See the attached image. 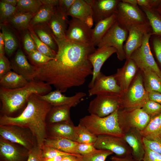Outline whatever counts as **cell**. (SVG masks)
<instances>
[{"label":"cell","mask_w":161,"mask_h":161,"mask_svg":"<svg viewBox=\"0 0 161 161\" xmlns=\"http://www.w3.org/2000/svg\"><path fill=\"white\" fill-rule=\"evenodd\" d=\"M117 52L116 49L113 47L104 46L96 49L89 56V59L93 67L92 78L88 84L89 89L93 86L95 79L101 72V67L105 61L113 53Z\"/></svg>","instance_id":"obj_19"},{"label":"cell","mask_w":161,"mask_h":161,"mask_svg":"<svg viewBox=\"0 0 161 161\" xmlns=\"http://www.w3.org/2000/svg\"><path fill=\"white\" fill-rule=\"evenodd\" d=\"M140 70L142 72L144 86L147 92L153 91L161 93V78L151 68H145Z\"/></svg>","instance_id":"obj_30"},{"label":"cell","mask_w":161,"mask_h":161,"mask_svg":"<svg viewBox=\"0 0 161 161\" xmlns=\"http://www.w3.org/2000/svg\"><path fill=\"white\" fill-rule=\"evenodd\" d=\"M145 154L141 161H161V154L144 146Z\"/></svg>","instance_id":"obj_51"},{"label":"cell","mask_w":161,"mask_h":161,"mask_svg":"<svg viewBox=\"0 0 161 161\" xmlns=\"http://www.w3.org/2000/svg\"><path fill=\"white\" fill-rule=\"evenodd\" d=\"M64 156V155H60L49 158L42 157V161H61Z\"/></svg>","instance_id":"obj_60"},{"label":"cell","mask_w":161,"mask_h":161,"mask_svg":"<svg viewBox=\"0 0 161 161\" xmlns=\"http://www.w3.org/2000/svg\"><path fill=\"white\" fill-rule=\"evenodd\" d=\"M121 91L114 76H106L101 72L96 77L93 86L88 91L89 96L98 95L120 96Z\"/></svg>","instance_id":"obj_11"},{"label":"cell","mask_w":161,"mask_h":161,"mask_svg":"<svg viewBox=\"0 0 161 161\" xmlns=\"http://www.w3.org/2000/svg\"><path fill=\"white\" fill-rule=\"evenodd\" d=\"M140 7L157 8L161 3V0H137Z\"/></svg>","instance_id":"obj_53"},{"label":"cell","mask_w":161,"mask_h":161,"mask_svg":"<svg viewBox=\"0 0 161 161\" xmlns=\"http://www.w3.org/2000/svg\"><path fill=\"white\" fill-rule=\"evenodd\" d=\"M130 58L135 61L140 69L151 68L161 78V70L155 61L152 52L149 54L140 55L133 52Z\"/></svg>","instance_id":"obj_28"},{"label":"cell","mask_w":161,"mask_h":161,"mask_svg":"<svg viewBox=\"0 0 161 161\" xmlns=\"http://www.w3.org/2000/svg\"><path fill=\"white\" fill-rule=\"evenodd\" d=\"M92 13L91 6L86 0H76L69 10L67 16L83 21Z\"/></svg>","instance_id":"obj_32"},{"label":"cell","mask_w":161,"mask_h":161,"mask_svg":"<svg viewBox=\"0 0 161 161\" xmlns=\"http://www.w3.org/2000/svg\"><path fill=\"white\" fill-rule=\"evenodd\" d=\"M78 143L67 139L49 137L45 139L44 145L65 153L78 154L76 152V147Z\"/></svg>","instance_id":"obj_25"},{"label":"cell","mask_w":161,"mask_h":161,"mask_svg":"<svg viewBox=\"0 0 161 161\" xmlns=\"http://www.w3.org/2000/svg\"><path fill=\"white\" fill-rule=\"evenodd\" d=\"M139 69L135 61L131 58L126 59L123 66L117 69L114 75L120 88L121 94L127 90Z\"/></svg>","instance_id":"obj_18"},{"label":"cell","mask_w":161,"mask_h":161,"mask_svg":"<svg viewBox=\"0 0 161 161\" xmlns=\"http://www.w3.org/2000/svg\"><path fill=\"white\" fill-rule=\"evenodd\" d=\"M113 153L109 150L97 149L91 154L81 155L78 158V161H105L108 157Z\"/></svg>","instance_id":"obj_39"},{"label":"cell","mask_w":161,"mask_h":161,"mask_svg":"<svg viewBox=\"0 0 161 161\" xmlns=\"http://www.w3.org/2000/svg\"><path fill=\"white\" fill-rule=\"evenodd\" d=\"M56 7L49 4H42L32 17L29 28L39 24H47L54 14Z\"/></svg>","instance_id":"obj_33"},{"label":"cell","mask_w":161,"mask_h":161,"mask_svg":"<svg viewBox=\"0 0 161 161\" xmlns=\"http://www.w3.org/2000/svg\"><path fill=\"white\" fill-rule=\"evenodd\" d=\"M69 21L68 17L63 14L57 6L49 21L47 23L54 36L58 40L66 38V33Z\"/></svg>","instance_id":"obj_22"},{"label":"cell","mask_w":161,"mask_h":161,"mask_svg":"<svg viewBox=\"0 0 161 161\" xmlns=\"http://www.w3.org/2000/svg\"><path fill=\"white\" fill-rule=\"evenodd\" d=\"M52 90L51 85L36 79L17 89H9L0 87V99L3 115L10 116L21 109L33 94L44 95Z\"/></svg>","instance_id":"obj_3"},{"label":"cell","mask_w":161,"mask_h":161,"mask_svg":"<svg viewBox=\"0 0 161 161\" xmlns=\"http://www.w3.org/2000/svg\"><path fill=\"white\" fill-rule=\"evenodd\" d=\"M41 148L42 156L43 158H49L60 155L73 154L65 153L53 147L44 145Z\"/></svg>","instance_id":"obj_46"},{"label":"cell","mask_w":161,"mask_h":161,"mask_svg":"<svg viewBox=\"0 0 161 161\" xmlns=\"http://www.w3.org/2000/svg\"><path fill=\"white\" fill-rule=\"evenodd\" d=\"M140 133L143 137L149 139L161 137V112L151 117L149 123Z\"/></svg>","instance_id":"obj_34"},{"label":"cell","mask_w":161,"mask_h":161,"mask_svg":"<svg viewBox=\"0 0 161 161\" xmlns=\"http://www.w3.org/2000/svg\"><path fill=\"white\" fill-rule=\"evenodd\" d=\"M149 44L151 52L159 64V67L160 66L161 69V36L151 35L150 39Z\"/></svg>","instance_id":"obj_41"},{"label":"cell","mask_w":161,"mask_h":161,"mask_svg":"<svg viewBox=\"0 0 161 161\" xmlns=\"http://www.w3.org/2000/svg\"><path fill=\"white\" fill-rule=\"evenodd\" d=\"M76 0H59L57 6L61 12L68 17L67 13L70 8Z\"/></svg>","instance_id":"obj_52"},{"label":"cell","mask_w":161,"mask_h":161,"mask_svg":"<svg viewBox=\"0 0 161 161\" xmlns=\"http://www.w3.org/2000/svg\"><path fill=\"white\" fill-rule=\"evenodd\" d=\"M117 21L127 29L131 27L149 23L138 6H135L120 0L115 12Z\"/></svg>","instance_id":"obj_8"},{"label":"cell","mask_w":161,"mask_h":161,"mask_svg":"<svg viewBox=\"0 0 161 161\" xmlns=\"http://www.w3.org/2000/svg\"><path fill=\"white\" fill-rule=\"evenodd\" d=\"M115 13L110 17L102 20L95 24L92 29L91 43L95 47L97 46L107 31L116 21Z\"/></svg>","instance_id":"obj_24"},{"label":"cell","mask_w":161,"mask_h":161,"mask_svg":"<svg viewBox=\"0 0 161 161\" xmlns=\"http://www.w3.org/2000/svg\"><path fill=\"white\" fill-rule=\"evenodd\" d=\"M123 137L131 149L133 159L135 161H141L145 151L140 131L131 128L124 133Z\"/></svg>","instance_id":"obj_20"},{"label":"cell","mask_w":161,"mask_h":161,"mask_svg":"<svg viewBox=\"0 0 161 161\" xmlns=\"http://www.w3.org/2000/svg\"><path fill=\"white\" fill-rule=\"evenodd\" d=\"M127 29L128 36L124 45L126 59H129L133 52L141 46L144 34L147 32H152L149 23L132 26Z\"/></svg>","instance_id":"obj_12"},{"label":"cell","mask_w":161,"mask_h":161,"mask_svg":"<svg viewBox=\"0 0 161 161\" xmlns=\"http://www.w3.org/2000/svg\"><path fill=\"white\" fill-rule=\"evenodd\" d=\"M143 141L145 147L161 154V137L154 139L143 137Z\"/></svg>","instance_id":"obj_47"},{"label":"cell","mask_w":161,"mask_h":161,"mask_svg":"<svg viewBox=\"0 0 161 161\" xmlns=\"http://www.w3.org/2000/svg\"><path fill=\"white\" fill-rule=\"evenodd\" d=\"M42 4H47L55 7L57 6L58 4V0H40Z\"/></svg>","instance_id":"obj_59"},{"label":"cell","mask_w":161,"mask_h":161,"mask_svg":"<svg viewBox=\"0 0 161 161\" xmlns=\"http://www.w3.org/2000/svg\"><path fill=\"white\" fill-rule=\"evenodd\" d=\"M16 7L0 1V23L6 24L8 19L16 12Z\"/></svg>","instance_id":"obj_42"},{"label":"cell","mask_w":161,"mask_h":161,"mask_svg":"<svg viewBox=\"0 0 161 161\" xmlns=\"http://www.w3.org/2000/svg\"><path fill=\"white\" fill-rule=\"evenodd\" d=\"M75 131L76 142L79 143H94L97 137L91 133L85 127L79 123L75 126Z\"/></svg>","instance_id":"obj_37"},{"label":"cell","mask_w":161,"mask_h":161,"mask_svg":"<svg viewBox=\"0 0 161 161\" xmlns=\"http://www.w3.org/2000/svg\"><path fill=\"white\" fill-rule=\"evenodd\" d=\"M42 5L40 0H18L16 11L34 14Z\"/></svg>","instance_id":"obj_38"},{"label":"cell","mask_w":161,"mask_h":161,"mask_svg":"<svg viewBox=\"0 0 161 161\" xmlns=\"http://www.w3.org/2000/svg\"><path fill=\"white\" fill-rule=\"evenodd\" d=\"M10 62L5 55H0V78L11 71Z\"/></svg>","instance_id":"obj_50"},{"label":"cell","mask_w":161,"mask_h":161,"mask_svg":"<svg viewBox=\"0 0 161 161\" xmlns=\"http://www.w3.org/2000/svg\"><path fill=\"white\" fill-rule=\"evenodd\" d=\"M112 160H114L119 161H135L133 159L131 154L126 156L124 157H119L116 156H112Z\"/></svg>","instance_id":"obj_56"},{"label":"cell","mask_w":161,"mask_h":161,"mask_svg":"<svg viewBox=\"0 0 161 161\" xmlns=\"http://www.w3.org/2000/svg\"><path fill=\"white\" fill-rule=\"evenodd\" d=\"M93 143H78L76 147L77 154L83 156L91 154L96 151Z\"/></svg>","instance_id":"obj_48"},{"label":"cell","mask_w":161,"mask_h":161,"mask_svg":"<svg viewBox=\"0 0 161 161\" xmlns=\"http://www.w3.org/2000/svg\"><path fill=\"white\" fill-rule=\"evenodd\" d=\"M90 5L95 24L115 13L118 0H86Z\"/></svg>","instance_id":"obj_16"},{"label":"cell","mask_w":161,"mask_h":161,"mask_svg":"<svg viewBox=\"0 0 161 161\" xmlns=\"http://www.w3.org/2000/svg\"><path fill=\"white\" fill-rule=\"evenodd\" d=\"M68 24L66 33L67 39L80 44L91 43L92 29L89 27L83 21L72 18Z\"/></svg>","instance_id":"obj_13"},{"label":"cell","mask_w":161,"mask_h":161,"mask_svg":"<svg viewBox=\"0 0 161 161\" xmlns=\"http://www.w3.org/2000/svg\"><path fill=\"white\" fill-rule=\"evenodd\" d=\"M81 155L80 154H71L64 155L61 161H78V158Z\"/></svg>","instance_id":"obj_55"},{"label":"cell","mask_w":161,"mask_h":161,"mask_svg":"<svg viewBox=\"0 0 161 161\" xmlns=\"http://www.w3.org/2000/svg\"><path fill=\"white\" fill-rule=\"evenodd\" d=\"M52 106L34 94L29 98L26 106L19 115L13 117L3 115L0 125L15 126L29 129L35 139L37 146L41 148L46 137V119Z\"/></svg>","instance_id":"obj_2"},{"label":"cell","mask_w":161,"mask_h":161,"mask_svg":"<svg viewBox=\"0 0 161 161\" xmlns=\"http://www.w3.org/2000/svg\"><path fill=\"white\" fill-rule=\"evenodd\" d=\"M0 27L4 38L5 53L10 57L18 47L17 38L11 28L6 24H0Z\"/></svg>","instance_id":"obj_27"},{"label":"cell","mask_w":161,"mask_h":161,"mask_svg":"<svg viewBox=\"0 0 161 161\" xmlns=\"http://www.w3.org/2000/svg\"><path fill=\"white\" fill-rule=\"evenodd\" d=\"M42 158L41 148L37 146H34L28 151L26 161H42Z\"/></svg>","instance_id":"obj_49"},{"label":"cell","mask_w":161,"mask_h":161,"mask_svg":"<svg viewBox=\"0 0 161 161\" xmlns=\"http://www.w3.org/2000/svg\"><path fill=\"white\" fill-rule=\"evenodd\" d=\"M34 15L16 11L8 19L7 23H9L18 30L25 31L28 29L30 22Z\"/></svg>","instance_id":"obj_36"},{"label":"cell","mask_w":161,"mask_h":161,"mask_svg":"<svg viewBox=\"0 0 161 161\" xmlns=\"http://www.w3.org/2000/svg\"><path fill=\"white\" fill-rule=\"evenodd\" d=\"M28 29L24 31L23 36L24 48L28 55L37 50L35 43Z\"/></svg>","instance_id":"obj_45"},{"label":"cell","mask_w":161,"mask_h":161,"mask_svg":"<svg viewBox=\"0 0 161 161\" xmlns=\"http://www.w3.org/2000/svg\"><path fill=\"white\" fill-rule=\"evenodd\" d=\"M54 39L58 46L55 56L47 63L36 66L38 72L35 79L64 92L72 87L83 85L92 75L93 67L88 57L96 49L91 43Z\"/></svg>","instance_id":"obj_1"},{"label":"cell","mask_w":161,"mask_h":161,"mask_svg":"<svg viewBox=\"0 0 161 161\" xmlns=\"http://www.w3.org/2000/svg\"><path fill=\"white\" fill-rule=\"evenodd\" d=\"M31 28L39 38L52 50L57 52L58 46L53 34L47 23L36 25Z\"/></svg>","instance_id":"obj_26"},{"label":"cell","mask_w":161,"mask_h":161,"mask_svg":"<svg viewBox=\"0 0 161 161\" xmlns=\"http://www.w3.org/2000/svg\"><path fill=\"white\" fill-rule=\"evenodd\" d=\"M118 119L119 126L124 134L132 128L142 131L149 123L151 117L141 108H120Z\"/></svg>","instance_id":"obj_6"},{"label":"cell","mask_w":161,"mask_h":161,"mask_svg":"<svg viewBox=\"0 0 161 161\" xmlns=\"http://www.w3.org/2000/svg\"><path fill=\"white\" fill-rule=\"evenodd\" d=\"M71 107L69 105L52 106L47 116L49 124L64 121H72L70 113Z\"/></svg>","instance_id":"obj_31"},{"label":"cell","mask_w":161,"mask_h":161,"mask_svg":"<svg viewBox=\"0 0 161 161\" xmlns=\"http://www.w3.org/2000/svg\"><path fill=\"white\" fill-rule=\"evenodd\" d=\"M145 14L151 27L152 35L161 36V14L157 8L140 7Z\"/></svg>","instance_id":"obj_35"},{"label":"cell","mask_w":161,"mask_h":161,"mask_svg":"<svg viewBox=\"0 0 161 161\" xmlns=\"http://www.w3.org/2000/svg\"><path fill=\"white\" fill-rule=\"evenodd\" d=\"M38 95L41 99L48 102L52 106L69 105L72 107L77 105L86 94L83 92H79L72 96L67 97L59 91L55 90L46 94Z\"/></svg>","instance_id":"obj_17"},{"label":"cell","mask_w":161,"mask_h":161,"mask_svg":"<svg viewBox=\"0 0 161 161\" xmlns=\"http://www.w3.org/2000/svg\"><path fill=\"white\" fill-rule=\"evenodd\" d=\"M28 29L35 43L37 50L41 53L49 57L52 58H54L56 55V52L42 41L31 28H29Z\"/></svg>","instance_id":"obj_40"},{"label":"cell","mask_w":161,"mask_h":161,"mask_svg":"<svg viewBox=\"0 0 161 161\" xmlns=\"http://www.w3.org/2000/svg\"><path fill=\"white\" fill-rule=\"evenodd\" d=\"M128 35L127 29L116 21L97 46V48L104 46L114 47L117 50L118 59L122 61L126 59L123 44L126 41Z\"/></svg>","instance_id":"obj_7"},{"label":"cell","mask_w":161,"mask_h":161,"mask_svg":"<svg viewBox=\"0 0 161 161\" xmlns=\"http://www.w3.org/2000/svg\"><path fill=\"white\" fill-rule=\"evenodd\" d=\"M12 69L30 81L35 79L38 74L37 66L30 64L21 49H18L10 62Z\"/></svg>","instance_id":"obj_15"},{"label":"cell","mask_w":161,"mask_h":161,"mask_svg":"<svg viewBox=\"0 0 161 161\" xmlns=\"http://www.w3.org/2000/svg\"><path fill=\"white\" fill-rule=\"evenodd\" d=\"M21 128L15 126L0 125V137L21 145L28 151L33 147V143Z\"/></svg>","instance_id":"obj_14"},{"label":"cell","mask_w":161,"mask_h":161,"mask_svg":"<svg viewBox=\"0 0 161 161\" xmlns=\"http://www.w3.org/2000/svg\"><path fill=\"white\" fill-rule=\"evenodd\" d=\"M86 24L89 28H91L92 27L93 23L94 20L92 15L88 16L83 21Z\"/></svg>","instance_id":"obj_58"},{"label":"cell","mask_w":161,"mask_h":161,"mask_svg":"<svg viewBox=\"0 0 161 161\" xmlns=\"http://www.w3.org/2000/svg\"><path fill=\"white\" fill-rule=\"evenodd\" d=\"M28 56L32 64L36 66L45 64L53 59L42 54L37 50L28 55Z\"/></svg>","instance_id":"obj_44"},{"label":"cell","mask_w":161,"mask_h":161,"mask_svg":"<svg viewBox=\"0 0 161 161\" xmlns=\"http://www.w3.org/2000/svg\"><path fill=\"white\" fill-rule=\"evenodd\" d=\"M5 53L4 42L3 34L0 32V55H4Z\"/></svg>","instance_id":"obj_57"},{"label":"cell","mask_w":161,"mask_h":161,"mask_svg":"<svg viewBox=\"0 0 161 161\" xmlns=\"http://www.w3.org/2000/svg\"><path fill=\"white\" fill-rule=\"evenodd\" d=\"M108 161H119L118 160H110Z\"/></svg>","instance_id":"obj_64"},{"label":"cell","mask_w":161,"mask_h":161,"mask_svg":"<svg viewBox=\"0 0 161 161\" xmlns=\"http://www.w3.org/2000/svg\"><path fill=\"white\" fill-rule=\"evenodd\" d=\"M118 109L109 115L104 117L92 114L85 116L80 119L79 124L97 137L109 135L123 137L124 134L120 128L118 122Z\"/></svg>","instance_id":"obj_4"},{"label":"cell","mask_w":161,"mask_h":161,"mask_svg":"<svg viewBox=\"0 0 161 161\" xmlns=\"http://www.w3.org/2000/svg\"><path fill=\"white\" fill-rule=\"evenodd\" d=\"M29 82L23 77L12 71L0 78V87L9 89H14L22 87Z\"/></svg>","instance_id":"obj_29"},{"label":"cell","mask_w":161,"mask_h":161,"mask_svg":"<svg viewBox=\"0 0 161 161\" xmlns=\"http://www.w3.org/2000/svg\"><path fill=\"white\" fill-rule=\"evenodd\" d=\"M120 105V95H98L90 101L88 110L90 114L104 117L119 109Z\"/></svg>","instance_id":"obj_9"},{"label":"cell","mask_w":161,"mask_h":161,"mask_svg":"<svg viewBox=\"0 0 161 161\" xmlns=\"http://www.w3.org/2000/svg\"><path fill=\"white\" fill-rule=\"evenodd\" d=\"M0 1L16 7L18 0H1Z\"/></svg>","instance_id":"obj_61"},{"label":"cell","mask_w":161,"mask_h":161,"mask_svg":"<svg viewBox=\"0 0 161 161\" xmlns=\"http://www.w3.org/2000/svg\"><path fill=\"white\" fill-rule=\"evenodd\" d=\"M120 108H142L149 99L145 88L143 73L139 69L127 90L120 96Z\"/></svg>","instance_id":"obj_5"},{"label":"cell","mask_w":161,"mask_h":161,"mask_svg":"<svg viewBox=\"0 0 161 161\" xmlns=\"http://www.w3.org/2000/svg\"><path fill=\"white\" fill-rule=\"evenodd\" d=\"M141 108L151 117L161 112V105L150 99L144 103Z\"/></svg>","instance_id":"obj_43"},{"label":"cell","mask_w":161,"mask_h":161,"mask_svg":"<svg viewBox=\"0 0 161 161\" xmlns=\"http://www.w3.org/2000/svg\"><path fill=\"white\" fill-rule=\"evenodd\" d=\"M157 9L161 14V3L158 6V8Z\"/></svg>","instance_id":"obj_63"},{"label":"cell","mask_w":161,"mask_h":161,"mask_svg":"<svg viewBox=\"0 0 161 161\" xmlns=\"http://www.w3.org/2000/svg\"><path fill=\"white\" fill-rule=\"evenodd\" d=\"M122 1L134 6H138L137 0H122Z\"/></svg>","instance_id":"obj_62"},{"label":"cell","mask_w":161,"mask_h":161,"mask_svg":"<svg viewBox=\"0 0 161 161\" xmlns=\"http://www.w3.org/2000/svg\"><path fill=\"white\" fill-rule=\"evenodd\" d=\"M0 154L3 161H25L28 151H23L15 143L0 137Z\"/></svg>","instance_id":"obj_21"},{"label":"cell","mask_w":161,"mask_h":161,"mask_svg":"<svg viewBox=\"0 0 161 161\" xmlns=\"http://www.w3.org/2000/svg\"><path fill=\"white\" fill-rule=\"evenodd\" d=\"M75 126L72 121L50 124L49 137L66 138L76 142Z\"/></svg>","instance_id":"obj_23"},{"label":"cell","mask_w":161,"mask_h":161,"mask_svg":"<svg viewBox=\"0 0 161 161\" xmlns=\"http://www.w3.org/2000/svg\"><path fill=\"white\" fill-rule=\"evenodd\" d=\"M94 145L97 149L110 151L119 157H124L132 154L131 148L123 137L99 136Z\"/></svg>","instance_id":"obj_10"},{"label":"cell","mask_w":161,"mask_h":161,"mask_svg":"<svg viewBox=\"0 0 161 161\" xmlns=\"http://www.w3.org/2000/svg\"><path fill=\"white\" fill-rule=\"evenodd\" d=\"M149 99L161 105V93L151 91L148 92Z\"/></svg>","instance_id":"obj_54"}]
</instances>
